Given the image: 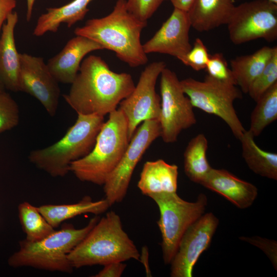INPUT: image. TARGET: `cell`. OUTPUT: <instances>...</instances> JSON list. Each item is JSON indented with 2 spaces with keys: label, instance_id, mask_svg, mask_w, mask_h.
I'll return each instance as SVG.
<instances>
[{
  "label": "cell",
  "instance_id": "cell-1",
  "mask_svg": "<svg viewBox=\"0 0 277 277\" xmlns=\"http://www.w3.org/2000/svg\"><path fill=\"white\" fill-rule=\"evenodd\" d=\"M71 85L63 97L77 114L104 116L117 109L135 85L131 74L113 71L101 56L95 55L82 61Z\"/></svg>",
  "mask_w": 277,
  "mask_h": 277
},
{
  "label": "cell",
  "instance_id": "cell-2",
  "mask_svg": "<svg viewBox=\"0 0 277 277\" xmlns=\"http://www.w3.org/2000/svg\"><path fill=\"white\" fill-rule=\"evenodd\" d=\"M147 24L128 10L126 0H117L109 14L88 19L84 25L76 28L74 33L95 41L104 49L114 52L130 67L135 68L148 60L141 42V32Z\"/></svg>",
  "mask_w": 277,
  "mask_h": 277
},
{
  "label": "cell",
  "instance_id": "cell-3",
  "mask_svg": "<svg viewBox=\"0 0 277 277\" xmlns=\"http://www.w3.org/2000/svg\"><path fill=\"white\" fill-rule=\"evenodd\" d=\"M140 253L123 228L118 214L111 211L98 222L68 254L72 267L140 261Z\"/></svg>",
  "mask_w": 277,
  "mask_h": 277
},
{
  "label": "cell",
  "instance_id": "cell-4",
  "mask_svg": "<svg viewBox=\"0 0 277 277\" xmlns=\"http://www.w3.org/2000/svg\"><path fill=\"white\" fill-rule=\"evenodd\" d=\"M96 215L85 227L76 229L65 224L45 238L35 242L24 240L19 242V249L8 260L13 268L30 267L37 269L70 273L73 268L68 254L86 236L99 220Z\"/></svg>",
  "mask_w": 277,
  "mask_h": 277
},
{
  "label": "cell",
  "instance_id": "cell-5",
  "mask_svg": "<svg viewBox=\"0 0 277 277\" xmlns=\"http://www.w3.org/2000/svg\"><path fill=\"white\" fill-rule=\"evenodd\" d=\"M104 123L101 115L77 114L75 122L62 138L48 147L30 151L28 159L50 176L63 177L70 172L71 163L92 150Z\"/></svg>",
  "mask_w": 277,
  "mask_h": 277
},
{
  "label": "cell",
  "instance_id": "cell-6",
  "mask_svg": "<svg viewBox=\"0 0 277 277\" xmlns=\"http://www.w3.org/2000/svg\"><path fill=\"white\" fill-rule=\"evenodd\" d=\"M129 141L127 119L117 108L109 114L92 150L71 163L69 171L81 181L104 185L121 160Z\"/></svg>",
  "mask_w": 277,
  "mask_h": 277
},
{
  "label": "cell",
  "instance_id": "cell-7",
  "mask_svg": "<svg viewBox=\"0 0 277 277\" xmlns=\"http://www.w3.org/2000/svg\"><path fill=\"white\" fill-rule=\"evenodd\" d=\"M149 197L159 209L157 223L162 235L163 259L165 264H169L184 232L204 214L207 198L205 194L200 193L195 202H189L181 198L176 192L153 194Z\"/></svg>",
  "mask_w": 277,
  "mask_h": 277
},
{
  "label": "cell",
  "instance_id": "cell-8",
  "mask_svg": "<svg viewBox=\"0 0 277 277\" xmlns=\"http://www.w3.org/2000/svg\"><path fill=\"white\" fill-rule=\"evenodd\" d=\"M182 89L193 107L222 119L239 140L245 131L233 106L242 97L241 90L232 84L217 80L208 74L200 81L189 77L180 81Z\"/></svg>",
  "mask_w": 277,
  "mask_h": 277
},
{
  "label": "cell",
  "instance_id": "cell-9",
  "mask_svg": "<svg viewBox=\"0 0 277 277\" xmlns=\"http://www.w3.org/2000/svg\"><path fill=\"white\" fill-rule=\"evenodd\" d=\"M160 76L161 109L158 120L161 137L165 143H173L183 130L195 124L196 120L193 107L176 73L165 67Z\"/></svg>",
  "mask_w": 277,
  "mask_h": 277
},
{
  "label": "cell",
  "instance_id": "cell-10",
  "mask_svg": "<svg viewBox=\"0 0 277 277\" xmlns=\"http://www.w3.org/2000/svg\"><path fill=\"white\" fill-rule=\"evenodd\" d=\"M230 39L235 45L263 38H277V4L254 0L235 6L227 22Z\"/></svg>",
  "mask_w": 277,
  "mask_h": 277
},
{
  "label": "cell",
  "instance_id": "cell-11",
  "mask_svg": "<svg viewBox=\"0 0 277 277\" xmlns=\"http://www.w3.org/2000/svg\"><path fill=\"white\" fill-rule=\"evenodd\" d=\"M161 134L158 119L146 120L137 127L121 160L103 185L105 199L110 206L125 198L137 164Z\"/></svg>",
  "mask_w": 277,
  "mask_h": 277
},
{
  "label": "cell",
  "instance_id": "cell-12",
  "mask_svg": "<svg viewBox=\"0 0 277 277\" xmlns=\"http://www.w3.org/2000/svg\"><path fill=\"white\" fill-rule=\"evenodd\" d=\"M165 67L166 64L163 61L148 64L142 72L132 92L119 104L118 108L127 121L129 140L142 123L159 118L161 97L155 91V85Z\"/></svg>",
  "mask_w": 277,
  "mask_h": 277
},
{
  "label": "cell",
  "instance_id": "cell-13",
  "mask_svg": "<svg viewBox=\"0 0 277 277\" xmlns=\"http://www.w3.org/2000/svg\"><path fill=\"white\" fill-rule=\"evenodd\" d=\"M219 223L212 213L203 214L183 235L171 262L172 277H192L194 265L210 246Z\"/></svg>",
  "mask_w": 277,
  "mask_h": 277
},
{
  "label": "cell",
  "instance_id": "cell-14",
  "mask_svg": "<svg viewBox=\"0 0 277 277\" xmlns=\"http://www.w3.org/2000/svg\"><path fill=\"white\" fill-rule=\"evenodd\" d=\"M19 91L37 99L50 116L56 112L61 90L58 82L41 57L19 53Z\"/></svg>",
  "mask_w": 277,
  "mask_h": 277
},
{
  "label": "cell",
  "instance_id": "cell-15",
  "mask_svg": "<svg viewBox=\"0 0 277 277\" xmlns=\"http://www.w3.org/2000/svg\"><path fill=\"white\" fill-rule=\"evenodd\" d=\"M191 27L187 12L174 8L154 35L143 44L145 53H159L177 58L181 62L192 48Z\"/></svg>",
  "mask_w": 277,
  "mask_h": 277
},
{
  "label": "cell",
  "instance_id": "cell-16",
  "mask_svg": "<svg viewBox=\"0 0 277 277\" xmlns=\"http://www.w3.org/2000/svg\"><path fill=\"white\" fill-rule=\"evenodd\" d=\"M104 49L95 41L76 35L69 39L62 50L50 58L47 65L58 83L71 84L75 78L82 61L88 53Z\"/></svg>",
  "mask_w": 277,
  "mask_h": 277
},
{
  "label": "cell",
  "instance_id": "cell-17",
  "mask_svg": "<svg viewBox=\"0 0 277 277\" xmlns=\"http://www.w3.org/2000/svg\"><path fill=\"white\" fill-rule=\"evenodd\" d=\"M200 184L221 194L242 209L251 206L258 194L255 186L225 169L212 168Z\"/></svg>",
  "mask_w": 277,
  "mask_h": 277
},
{
  "label": "cell",
  "instance_id": "cell-18",
  "mask_svg": "<svg viewBox=\"0 0 277 277\" xmlns=\"http://www.w3.org/2000/svg\"><path fill=\"white\" fill-rule=\"evenodd\" d=\"M18 20L16 11L10 13L4 23L0 36V82L5 88L19 91V53L14 39V29Z\"/></svg>",
  "mask_w": 277,
  "mask_h": 277
},
{
  "label": "cell",
  "instance_id": "cell-19",
  "mask_svg": "<svg viewBox=\"0 0 277 277\" xmlns=\"http://www.w3.org/2000/svg\"><path fill=\"white\" fill-rule=\"evenodd\" d=\"M178 167L162 159L147 161L144 164L137 183L141 192L149 196L153 194L176 192Z\"/></svg>",
  "mask_w": 277,
  "mask_h": 277
},
{
  "label": "cell",
  "instance_id": "cell-20",
  "mask_svg": "<svg viewBox=\"0 0 277 277\" xmlns=\"http://www.w3.org/2000/svg\"><path fill=\"white\" fill-rule=\"evenodd\" d=\"M234 6L233 0H194L187 12L191 26L205 32L227 24Z\"/></svg>",
  "mask_w": 277,
  "mask_h": 277
},
{
  "label": "cell",
  "instance_id": "cell-21",
  "mask_svg": "<svg viewBox=\"0 0 277 277\" xmlns=\"http://www.w3.org/2000/svg\"><path fill=\"white\" fill-rule=\"evenodd\" d=\"M92 0H73L59 7H51L37 19L33 34L41 36L45 33L56 32L62 24L70 28L85 17L89 11L88 6Z\"/></svg>",
  "mask_w": 277,
  "mask_h": 277
},
{
  "label": "cell",
  "instance_id": "cell-22",
  "mask_svg": "<svg viewBox=\"0 0 277 277\" xmlns=\"http://www.w3.org/2000/svg\"><path fill=\"white\" fill-rule=\"evenodd\" d=\"M276 46H264L252 54L236 57L230 61L231 70L242 92L247 93L253 81L264 70Z\"/></svg>",
  "mask_w": 277,
  "mask_h": 277
},
{
  "label": "cell",
  "instance_id": "cell-23",
  "mask_svg": "<svg viewBox=\"0 0 277 277\" xmlns=\"http://www.w3.org/2000/svg\"><path fill=\"white\" fill-rule=\"evenodd\" d=\"M110 206L106 199L93 201L87 196L73 204H47L37 208L47 221L55 228L63 222L79 215L91 213L98 215L105 212Z\"/></svg>",
  "mask_w": 277,
  "mask_h": 277
},
{
  "label": "cell",
  "instance_id": "cell-24",
  "mask_svg": "<svg viewBox=\"0 0 277 277\" xmlns=\"http://www.w3.org/2000/svg\"><path fill=\"white\" fill-rule=\"evenodd\" d=\"M254 137L249 130H245L239 140L244 160L254 173L276 180L277 154L262 149L255 142Z\"/></svg>",
  "mask_w": 277,
  "mask_h": 277
},
{
  "label": "cell",
  "instance_id": "cell-25",
  "mask_svg": "<svg viewBox=\"0 0 277 277\" xmlns=\"http://www.w3.org/2000/svg\"><path fill=\"white\" fill-rule=\"evenodd\" d=\"M208 141L200 133L188 143L184 153V169L187 176L196 183H201L212 169L206 155Z\"/></svg>",
  "mask_w": 277,
  "mask_h": 277
},
{
  "label": "cell",
  "instance_id": "cell-26",
  "mask_svg": "<svg viewBox=\"0 0 277 277\" xmlns=\"http://www.w3.org/2000/svg\"><path fill=\"white\" fill-rule=\"evenodd\" d=\"M250 115L248 130L254 136L277 119V82L269 88L256 102Z\"/></svg>",
  "mask_w": 277,
  "mask_h": 277
},
{
  "label": "cell",
  "instance_id": "cell-27",
  "mask_svg": "<svg viewBox=\"0 0 277 277\" xmlns=\"http://www.w3.org/2000/svg\"><path fill=\"white\" fill-rule=\"evenodd\" d=\"M18 215L25 240L35 242L40 240L55 231L38 209L28 202L18 206Z\"/></svg>",
  "mask_w": 277,
  "mask_h": 277
},
{
  "label": "cell",
  "instance_id": "cell-28",
  "mask_svg": "<svg viewBox=\"0 0 277 277\" xmlns=\"http://www.w3.org/2000/svg\"><path fill=\"white\" fill-rule=\"evenodd\" d=\"M277 82V50L259 75L250 85L248 93L255 102Z\"/></svg>",
  "mask_w": 277,
  "mask_h": 277
},
{
  "label": "cell",
  "instance_id": "cell-29",
  "mask_svg": "<svg viewBox=\"0 0 277 277\" xmlns=\"http://www.w3.org/2000/svg\"><path fill=\"white\" fill-rule=\"evenodd\" d=\"M19 121L16 102L5 91H0V134L16 127Z\"/></svg>",
  "mask_w": 277,
  "mask_h": 277
},
{
  "label": "cell",
  "instance_id": "cell-30",
  "mask_svg": "<svg viewBox=\"0 0 277 277\" xmlns=\"http://www.w3.org/2000/svg\"><path fill=\"white\" fill-rule=\"evenodd\" d=\"M205 69L208 75L221 82L236 85L231 69L221 53L210 55Z\"/></svg>",
  "mask_w": 277,
  "mask_h": 277
},
{
  "label": "cell",
  "instance_id": "cell-31",
  "mask_svg": "<svg viewBox=\"0 0 277 277\" xmlns=\"http://www.w3.org/2000/svg\"><path fill=\"white\" fill-rule=\"evenodd\" d=\"M210 56L207 49L199 38H196L191 49L182 61L195 71L205 69Z\"/></svg>",
  "mask_w": 277,
  "mask_h": 277
},
{
  "label": "cell",
  "instance_id": "cell-32",
  "mask_svg": "<svg viewBox=\"0 0 277 277\" xmlns=\"http://www.w3.org/2000/svg\"><path fill=\"white\" fill-rule=\"evenodd\" d=\"M166 0H126L128 10L138 19L147 21Z\"/></svg>",
  "mask_w": 277,
  "mask_h": 277
},
{
  "label": "cell",
  "instance_id": "cell-33",
  "mask_svg": "<svg viewBox=\"0 0 277 277\" xmlns=\"http://www.w3.org/2000/svg\"><path fill=\"white\" fill-rule=\"evenodd\" d=\"M261 249L270 259L274 269L277 268V243L276 241L258 236L239 238Z\"/></svg>",
  "mask_w": 277,
  "mask_h": 277
},
{
  "label": "cell",
  "instance_id": "cell-34",
  "mask_svg": "<svg viewBox=\"0 0 277 277\" xmlns=\"http://www.w3.org/2000/svg\"><path fill=\"white\" fill-rule=\"evenodd\" d=\"M127 265L124 262H112L104 265L103 268L94 277H120Z\"/></svg>",
  "mask_w": 277,
  "mask_h": 277
},
{
  "label": "cell",
  "instance_id": "cell-35",
  "mask_svg": "<svg viewBox=\"0 0 277 277\" xmlns=\"http://www.w3.org/2000/svg\"><path fill=\"white\" fill-rule=\"evenodd\" d=\"M18 0H0V36L4 23L16 7Z\"/></svg>",
  "mask_w": 277,
  "mask_h": 277
},
{
  "label": "cell",
  "instance_id": "cell-36",
  "mask_svg": "<svg viewBox=\"0 0 277 277\" xmlns=\"http://www.w3.org/2000/svg\"><path fill=\"white\" fill-rule=\"evenodd\" d=\"M174 8L188 12L194 0H169Z\"/></svg>",
  "mask_w": 277,
  "mask_h": 277
},
{
  "label": "cell",
  "instance_id": "cell-37",
  "mask_svg": "<svg viewBox=\"0 0 277 277\" xmlns=\"http://www.w3.org/2000/svg\"><path fill=\"white\" fill-rule=\"evenodd\" d=\"M35 0H26L27 2V11L26 20L29 22L32 17L33 8Z\"/></svg>",
  "mask_w": 277,
  "mask_h": 277
},
{
  "label": "cell",
  "instance_id": "cell-38",
  "mask_svg": "<svg viewBox=\"0 0 277 277\" xmlns=\"http://www.w3.org/2000/svg\"><path fill=\"white\" fill-rule=\"evenodd\" d=\"M5 87L2 83L0 82V91H5Z\"/></svg>",
  "mask_w": 277,
  "mask_h": 277
},
{
  "label": "cell",
  "instance_id": "cell-39",
  "mask_svg": "<svg viewBox=\"0 0 277 277\" xmlns=\"http://www.w3.org/2000/svg\"><path fill=\"white\" fill-rule=\"evenodd\" d=\"M269 2H271L272 3L277 4V0H266Z\"/></svg>",
  "mask_w": 277,
  "mask_h": 277
}]
</instances>
